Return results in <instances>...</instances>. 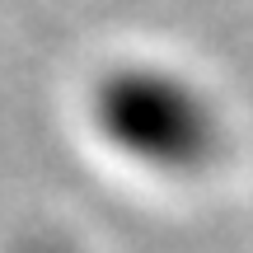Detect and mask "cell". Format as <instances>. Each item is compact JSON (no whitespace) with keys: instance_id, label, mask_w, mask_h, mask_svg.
Segmentation results:
<instances>
[{"instance_id":"1","label":"cell","mask_w":253,"mask_h":253,"mask_svg":"<svg viewBox=\"0 0 253 253\" xmlns=\"http://www.w3.org/2000/svg\"><path fill=\"white\" fill-rule=\"evenodd\" d=\"M99 122L113 150H122L150 173H197L220 145L211 103L173 75H150V80L118 75L103 94Z\"/></svg>"},{"instance_id":"2","label":"cell","mask_w":253,"mask_h":253,"mask_svg":"<svg viewBox=\"0 0 253 253\" xmlns=\"http://www.w3.org/2000/svg\"><path fill=\"white\" fill-rule=\"evenodd\" d=\"M9 253H80L71 239H56V235H33V239H19Z\"/></svg>"}]
</instances>
